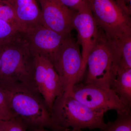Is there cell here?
Instances as JSON below:
<instances>
[{"instance_id": "1", "label": "cell", "mask_w": 131, "mask_h": 131, "mask_svg": "<svg viewBox=\"0 0 131 131\" xmlns=\"http://www.w3.org/2000/svg\"><path fill=\"white\" fill-rule=\"evenodd\" d=\"M0 88L9 107L28 129L43 127L55 131L65 129L52 120L49 107L38 90L12 81L0 83Z\"/></svg>"}, {"instance_id": "2", "label": "cell", "mask_w": 131, "mask_h": 131, "mask_svg": "<svg viewBox=\"0 0 131 131\" xmlns=\"http://www.w3.org/2000/svg\"><path fill=\"white\" fill-rule=\"evenodd\" d=\"M0 49V83L18 82L38 90L34 80L35 55L24 31L17 33Z\"/></svg>"}, {"instance_id": "3", "label": "cell", "mask_w": 131, "mask_h": 131, "mask_svg": "<svg viewBox=\"0 0 131 131\" xmlns=\"http://www.w3.org/2000/svg\"><path fill=\"white\" fill-rule=\"evenodd\" d=\"M105 113L90 108L66 93L56 99L50 111L52 120L59 126L81 130L103 129L106 124Z\"/></svg>"}, {"instance_id": "4", "label": "cell", "mask_w": 131, "mask_h": 131, "mask_svg": "<svg viewBox=\"0 0 131 131\" xmlns=\"http://www.w3.org/2000/svg\"><path fill=\"white\" fill-rule=\"evenodd\" d=\"M85 84L110 89L118 70V62L110 42L103 32L90 53L86 62Z\"/></svg>"}, {"instance_id": "5", "label": "cell", "mask_w": 131, "mask_h": 131, "mask_svg": "<svg viewBox=\"0 0 131 131\" xmlns=\"http://www.w3.org/2000/svg\"><path fill=\"white\" fill-rule=\"evenodd\" d=\"M94 18L108 41L131 35L130 15L114 0H90Z\"/></svg>"}, {"instance_id": "6", "label": "cell", "mask_w": 131, "mask_h": 131, "mask_svg": "<svg viewBox=\"0 0 131 131\" xmlns=\"http://www.w3.org/2000/svg\"><path fill=\"white\" fill-rule=\"evenodd\" d=\"M80 45L71 37L65 40L55 55L52 63L58 74L64 93H70L80 82L84 73Z\"/></svg>"}, {"instance_id": "7", "label": "cell", "mask_w": 131, "mask_h": 131, "mask_svg": "<svg viewBox=\"0 0 131 131\" xmlns=\"http://www.w3.org/2000/svg\"><path fill=\"white\" fill-rule=\"evenodd\" d=\"M69 93L81 103L93 110L106 113L114 110L117 113L131 111L111 89H105L78 83Z\"/></svg>"}, {"instance_id": "8", "label": "cell", "mask_w": 131, "mask_h": 131, "mask_svg": "<svg viewBox=\"0 0 131 131\" xmlns=\"http://www.w3.org/2000/svg\"><path fill=\"white\" fill-rule=\"evenodd\" d=\"M74 29L78 34V42L82 47L83 69L86 68L88 57L100 37L101 31L94 18L90 0L83 3L76 10L73 22Z\"/></svg>"}, {"instance_id": "9", "label": "cell", "mask_w": 131, "mask_h": 131, "mask_svg": "<svg viewBox=\"0 0 131 131\" xmlns=\"http://www.w3.org/2000/svg\"><path fill=\"white\" fill-rule=\"evenodd\" d=\"M34 80L50 112L54 101L63 93L60 78L50 61L35 55Z\"/></svg>"}, {"instance_id": "10", "label": "cell", "mask_w": 131, "mask_h": 131, "mask_svg": "<svg viewBox=\"0 0 131 131\" xmlns=\"http://www.w3.org/2000/svg\"><path fill=\"white\" fill-rule=\"evenodd\" d=\"M32 51L52 62L62 45L71 34L64 35L44 25L38 26L24 32Z\"/></svg>"}, {"instance_id": "11", "label": "cell", "mask_w": 131, "mask_h": 131, "mask_svg": "<svg viewBox=\"0 0 131 131\" xmlns=\"http://www.w3.org/2000/svg\"><path fill=\"white\" fill-rule=\"evenodd\" d=\"M42 14L43 25L64 35L71 34L76 10L61 5L56 0H38Z\"/></svg>"}, {"instance_id": "12", "label": "cell", "mask_w": 131, "mask_h": 131, "mask_svg": "<svg viewBox=\"0 0 131 131\" xmlns=\"http://www.w3.org/2000/svg\"><path fill=\"white\" fill-rule=\"evenodd\" d=\"M13 9L25 31L43 25L38 0H4Z\"/></svg>"}, {"instance_id": "13", "label": "cell", "mask_w": 131, "mask_h": 131, "mask_svg": "<svg viewBox=\"0 0 131 131\" xmlns=\"http://www.w3.org/2000/svg\"><path fill=\"white\" fill-rule=\"evenodd\" d=\"M111 89L127 107L131 106V68L119 69Z\"/></svg>"}, {"instance_id": "14", "label": "cell", "mask_w": 131, "mask_h": 131, "mask_svg": "<svg viewBox=\"0 0 131 131\" xmlns=\"http://www.w3.org/2000/svg\"><path fill=\"white\" fill-rule=\"evenodd\" d=\"M108 41L118 59L119 69L131 68V35Z\"/></svg>"}, {"instance_id": "15", "label": "cell", "mask_w": 131, "mask_h": 131, "mask_svg": "<svg viewBox=\"0 0 131 131\" xmlns=\"http://www.w3.org/2000/svg\"><path fill=\"white\" fill-rule=\"evenodd\" d=\"M116 119L108 121L100 131H131V111L117 113Z\"/></svg>"}, {"instance_id": "16", "label": "cell", "mask_w": 131, "mask_h": 131, "mask_svg": "<svg viewBox=\"0 0 131 131\" xmlns=\"http://www.w3.org/2000/svg\"><path fill=\"white\" fill-rule=\"evenodd\" d=\"M0 20L8 22L25 31L12 7L4 1L0 2Z\"/></svg>"}, {"instance_id": "17", "label": "cell", "mask_w": 131, "mask_h": 131, "mask_svg": "<svg viewBox=\"0 0 131 131\" xmlns=\"http://www.w3.org/2000/svg\"><path fill=\"white\" fill-rule=\"evenodd\" d=\"M28 127L19 117L7 120H0V131H27Z\"/></svg>"}, {"instance_id": "18", "label": "cell", "mask_w": 131, "mask_h": 131, "mask_svg": "<svg viewBox=\"0 0 131 131\" xmlns=\"http://www.w3.org/2000/svg\"><path fill=\"white\" fill-rule=\"evenodd\" d=\"M20 31H24L8 22L0 20V46Z\"/></svg>"}, {"instance_id": "19", "label": "cell", "mask_w": 131, "mask_h": 131, "mask_svg": "<svg viewBox=\"0 0 131 131\" xmlns=\"http://www.w3.org/2000/svg\"><path fill=\"white\" fill-rule=\"evenodd\" d=\"M16 116L8 106L5 94L0 88V120H7Z\"/></svg>"}, {"instance_id": "20", "label": "cell", "mask_w": 131, "mask_h": 131, "mask_svg": "<svg viewBox=\"0 0 131 131\" xmlns=\"http://www.w3.org/2000/svg\"><path fill=\"white\" fill-rule=\"evenodd\" d=\"M61 5L73 10H76L87 0H56Z\"/></svg>"}, {"instance_id": "21", "label": "cell", "mask_w": 131, "mask_h": 131, "mask_svg": "<svg viewBox=\"0 0 131 131\" xmlns=\"http://www.w3.org/2000/svg\"><path fill=\"white\" fill-rule=\"evenodd\" d=\"M115 1L126 12L131 15V0H116Z\"/></svg>"}, {"instance_id": "22", "label": "cell", "mask_w": 131, "mask_h": 131, "mask_svg": "<svg viewBox=\"0 0 131 131\" xmlns=\"http://www.w3.org/2000/svg\"><path fill=\"white\" fill-rule=\"evenodd\" d=\"M30 131H49L46 130V128L43 127H40V128H33V129H29ZM62 131H82L81 129H71L70 128H66Z\"/></svg>"}, {"instance_id": "23", "label": "cell", "mask_w": 131, "mask_h": 131, "mask_svg": "<svg viewBox=\"0 0 131 131\" xmlns=\"http://www.w3.org/2000/svg\"><path fill=\"white\" fill-rule=\"evenodd\" d=\"M1 49H0V67H1Z\"/></svg>"}, {"instance_id": "24", "label": "cell", "mask_w": 131, "mask_h": 131, "mask_svg": "<svg viewBox=\"0 0 131 131\" xmlns=\"http://www.w3.org/2000/svg\"><path fill=\"white\" fill-rule=\"evenodd\" d=\"M4 1V0H0V2H1L3 1Z\"/></svg>"}]
</instances>
